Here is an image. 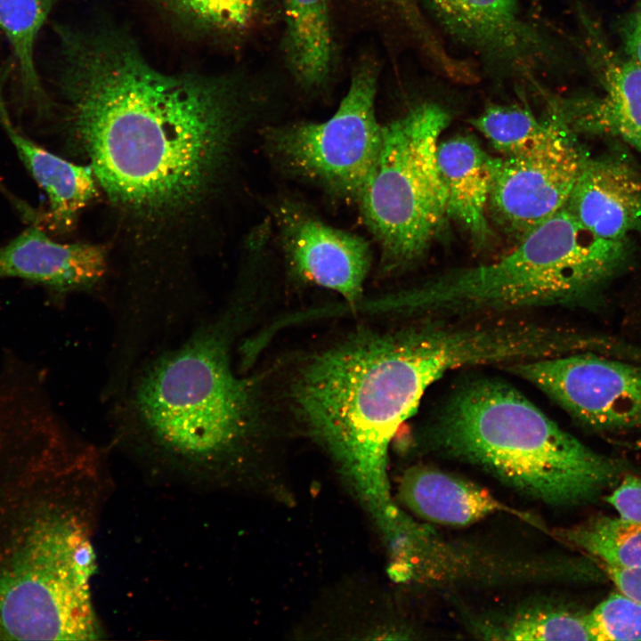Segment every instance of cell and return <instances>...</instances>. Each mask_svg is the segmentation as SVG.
<instances>
[{
    "label": "cell",
    "mask_w": 641,
    "mask_h": 641,
    "mask_svg": "<svg viewBox=\"0 0 641 641\" xmlns=\"http://www.w3.org/2000/svg\"><path fill=\"white\" fill-rule=\"evenodd\" d=\"M57 87L69 150L116 214L130 272L187 268L247 110L229 77L168 75L110 30L61 28Z\"/></svg>",
    "instance_id": "obj_1"
},
{
    "label": "cell",
    "mask_w": 641,
    "mask_h": 641,
    "mask_svg": "<svg viewBox=\"0 0 641 641\" xmlns=\"http://www.w3.org/2000/svg\"><path fill=\"white\" fill-rule=\"evenodd\" d=\"M276 215L292 268L301 277L337 292L350 302L359 300L370 267L369 243L291 204L280 205Z\"/></svg>",
    "instance_id": "obj_13"
},
{
    "label": "cell",
    "mask_w": 641,
    "mask_h": 641,
    "mask_svg": "<svg viewBox=\"0 0 641 641\" xmlns=\"http://www.w3.org/2000/svg\"><path fill=\"white\" fill-rule=\"evenodd\" d=\"M588 613L540 601L505 612L470 616L469 631L486 640H591Z\"/></svg>",
    "instance_id": "obj_20"
},
{
    "label": "cell",
    "mask_w": 641,
    "mask_h": 641,
    "mask_svg": "<svg viewBox=\"0 0 641 641\" xmlns=\"http://www.w3.org/2000/svg\"><path fill=\"white\" fill-rule=\"evenodd\" d=\"M602 568L619 591L641 603V568Z\"/></svg>",
    "instance_id": "obj_29"
},
{
    "label": "cell",
    "mask_w": 641,
    "mask_h": 641,
    "mask_svg": "<svg viewBox=\"0 0 641 641\" xmlns=\"http://www.w3.org/2000/svg\"><path fill=\"white\" fill-rule=\"evenodd\" d=\"M488 357L487 338L475 324L422 317L400 329L354 335L315 355L294 382L293 401L382 522L397 509L386 466L398 428L445 373Z\"/></svg>",
    "instance_id": "obj_2"
},
{
    "label": "cell",
    "mask_w": 641,
    "mask_h": 641,
    "mask_svg": "<svg viewBox=\"0 0 641 641\" xmlns=\"http://www.w3.org/2000/svg\"><path fill=\"white\" fill-rule=\"evenodd\" d=\"M620 50L641 65V0L621 14L614 22Z\"/></svg>",
    "instance_id": "obj_28"
},
{
    "label": "cell",
    "mask_w": 641,
    "mask_h": 641,
    "mask_svg": "<svg viewBox=\"0 0 641 641\" xmlns=\"http://www.w3.org/2000/svg\"><path fill=\"white\" fill-rule=\"evenodd\" d=\"M57 0H0V29L10 45L19 76L20 110L37 121L53 116V101L39 77L35 49L39 31Z\"/></svg>",
    "instance_id": "obj_21"
},
{
    "label": "cell",
    "mask_w": 641,
    "mask_h": 641,
    "mask_svg": "<svg viewBox=\"0 0 641 641\" xmlns=\"http://www.w3.org/2000/svg\"><path fill=\"white\" fill-rule=\"evenodd\" d=\"M471 124L502 156L517 155L548 140L560 124L548 110V118H537L528 108L491 105Z\"/></svg>",
    "instance_id": "obj_23"
},
{
    "label": "cell",
    "mask_w": 641,
    "mask_h": 641,
    "mask_svg": "<svg viewBox=\"0 0 641 641\" xmlns=\"http://www.w3.org/2000/svg\"><path fill=\"white\" fill-rule=\"evenodd\" d=\"M3 129L23 166L48 199L46 207L37 209L34 223L51 236L71 232L81 211L98 193L91 166L73 163L45 149L14 125Z\"/></svg>",
    "instance_id": "obj_16"
},
{
    "label": "cell",
    "mask_w": 641,
    "mask_h": 641,
    "mask_svg": "<svg viewBox=\"0 0 641 641\" xmlns=\"http://www.w3.org/2000/svg\"><path fill=\"white\" fill-rule=\"evenodd\" d=\"M109 268L105 246L59 242L36 223L0 244V280L16 279L37 286L56 305L72 294L98 288Z\"/></svg>",
    "instance_id": "obj_12"
},
{
    "label": "cell",
    "mask_w": 641,
    "mask_h": 641,
    "mask_svg": "<svg viewBox=\"0 0 641 641\" xmlns=\"http://www.w3.org/2000/svg\"><path fill=\"white\" fill-rule=\"evenodd\" d=\"M424 2L452 39L498 75L534 78L562 64V51L523 17L517 0Z\"/></svg>",
    "instance_id": "obj_11"
},
{
    "label": "cell",
    "mask_w": 641,
    "mask_h": 641,
    "mask_svg": "<svg viewBox=\"0 0 641 641\" xmlns=\"http://www.w3.org/2000/svg\"><path fill=\"white\" fill-rule=\"evenodd\" d=\"M559 120L554 134L539 146L493 158L489 216L517 241L565 207L588 156L578 134Z\"/></svg>",
    "instance_id": "obj_9"
},
{
    "label": "cell",
    "mask_w": 641,
    "mask_h": 641,
    "mask_svg": "<svg viewBox=\"0 0 641 641\" xmlns=\"http://www.w3.org/2000/svg\"><path fill=\"white\" fill-rule=\"evenodd\" d=\"M377 88V67L364 61L353 70L346 94L329 119L269 129L265 140L272 155L289 171L358 200L382 144Z\"/></svg>",
    "instance_id": "obj_8"
},
{
    "label": "cell",
    "mask_w": 641,
    "mask_h": 641,
    "mask_svg": "<svg viewBox=\"0 0 641 641\" xmlns=\"http://www.w3.org/2000/svg\"><path fill=\"white\" fill-rule=\"evenodd\" d=\"M406 30L428 66L446 63L450 53L416 0H374Z\"/></svg>",
    "instance_id": "obj_26"
},
{
    "label": "cell",
    "mask_w": 641,
    "mask_h": 641,
    "mask_svg": "<svg viewBox=\"0 0 641 641\" xmlns=\"http://www.w3.org/2000/svg\"><path fill=\"white\" fill-rule=\"evenodd\" d=\"M437 161L446 189L448 217L476 247H485L492 237L489 199L493 158L475 138L457 135L440 141Z\"/></svg>",
    "instance_id": "obj_18"
},
{
    "label": "cell",
    "mask_w": 641,
    "mask_h": 641,
    "mask_svg": "<svg viewBox=\"0 0 641 641\" xmlns=\"http://www.w3.org/2000/svg\"><path fill=\"white\" fill-rule=\"evenodd\" d=\"M31 497H0V637L97 639L88 536L72 515Z\"/></svg>",
    "instance_id": "obj_6"
},
{
    "label": "cell",
    "mask_w": 641,
    "mask_h": 641,
    "mask_svg": "<svg viewBox=\"0 0 641 641\" xmlns=\"http://www.w3.org/2000/svg\"><path fill=\"white\" fill-rule=\"evenodd\" d=\"M564 207L594 236L632 241L641 231V172L620 150L588 156Z\"/></svg>",
    "instance_id": "obj_14"
},
{
    "label": "cell",
    "mask_w": 641,
    "mask_h": 641,
    "mask_svg": "<svg viewBox=\"0 0 641 641\" xmlns=\"http://www.w3.org/2000/svg\"><path fill=\"white\" fill-rule=\"evenodd\" d=\"M450 122L446 109L422 102L383 126L377 162L357 201L384 271L419 261L448 218L437 149Z\"/></svg>",
    "instance_id": "obj_7"
},
{
    "label": "cell",
    "mask_w": 641,
    "mask_h": 641,
    "mask_svg": "<svg viewBox=\"0 0 641 641\" xmlns=\"http://www.w3.org/2000/svg\"><path fill=\"white\" fill-rule=\"evenodd\" d=\"M588 616L591 640H641V603L619 590L601 601Z\"/></svg>",
    "instance_id": "obj_25"
},
{
    "label": "cell",
    "mask_w": 641,
    "mask_h": 641,
    "mask_svg": "<svg viewBox=\"0 0 641 641\" xmlns=\"http://www.w3.org/2000/svg\"><path fill=\"white\" fill-rule=\"evenodd\" d=\"M419 436L426 452L477 467L553 507L594 503L630 471L564 430L513 385L487 377L458 385Z\"/></svg>",
    "instance_id": "obj_3"
},
{
    "label": "cell",
    "mask_w": 641,
    "mask_h": 641,
    "mask_svg": "<svg viewBox=\"0 0 641 641\" xmlns=\"http://www.w3.org/2000/svg\"><path fill=\"white\" fill-rule=\"evenodd\" d=\"M597 92L571 95L564 118L577 134L611 137L641 153V65L606 47L590 62Z\"/></svg>",
    "instance_id": "obj_15"
},
{
    "label": "cell",
    "mask_w": 641,
    "mask_h": 641,
    "mask_svg": "<svg viewBox=\"0 0 641 641\" xmlns=\"http://www.w3.org/2000/svg\"><path fill=\"white\" fill-rule=\"evenodd\" d=\"M563 544L575 548L603 567L641 568V523L620 515H596L554 531Z\"/></svg>",
    "instance_id": "obj_22"
},
{
    "label": "cell",
    "mask_w": 641,
    "mask_h": 641,
    "mask_svg": "<svg viewBox=\"0 0 641 641\" xmlns=\"http://www.w3.org/2000/svg\"><path fill=\"white\" fill-rule=\"evenodd\" d=\"M398 495L418 517L440 524L469 525L499 512L538 524L531 515L507 506L486 489L431 467L407 469L400 480Z\"/></svg>",
    "instance_id": "obj_17"
},
{
    "label": "cell",
    "mask_w": 641,
    "mask_h": 641,
    "mask_svg": "<svg viewBox=\"0 0 641 641\" xmlns=\"http://www.w3.org/2000/svg\"><path fill=\"white\" fill-rule=\"evenodd\" d=\"M176 18L205 32L238 34L257 20L263 0H158Z\"/></svg>",
    "instance_id": "obj_24"
},
{
    "label": "cell",
    "mask_w": 641,
    "mask_h": 641,
    "mask_svg": "<svg viewBox=\"0 0 641 641\" xmlns=\"http://www.w3.org/2000/svg\"><path fill=\"white\" fill-rule=\"evenodd\" d=\"M631 243L594 236L564 207L499 260L434 276L388 304L418 318H463L578 303L623 269Z\"/></svg>",
    "instance_id": "obj_4"
},
{
    "label": "cell",
    "mask_w": 641,
    "mask_h": 641,
    "mask_svg": "<svg viewBox=\"0 0 641 641\" xmlns=\"http://www.w3.org/2000/svg\"><path fill=\"white\" fill-rule=\"evenodd\" d=\"M329 4V0H285V59L293 77L306 88L322 85L333 67Z\"/></svg>",
    "instance_id": "obj_19"
},
{
    "label": "cell",
    "mask_w": 641,
    "mask_h": 641,
    "mask_svg": "<svg viewBox=\"0 0 641 641\" xmlns=\"http://www.w3.org/2000/svg\"><path fill=\"white\" fill-rule=\"evenodd\" d=\"M604 499L618 515L641 523V474L627 472Z\"/></svg>",
    "instance_id": "obj_27"
},
{
    "label": "cell",
    "mask_w": 641,
    "mask_h": 641,
    "mask_svg": "<svg viewBox=\"0 0 641 641\" xmlns=\"http://www.w3.org/2000/svg\"><path fill=\"white\" fill-rule=\"evenodd\" d=\"M506 369L535 385L590 428H641L639 366L581 351L514 362Z\"/></svg>",
    "instance_id": "obj_10"
},
{
    "label": "cell",
    "mask_w": 641,
    "mask_h": 641,
    "mask_svg": "<svg viewBox=\"0 0 641 641\" xmlns=\"http://www.w3.org/2000/svg\"><path fill=\"white\" fill-rule=\"evenodd\" d=\"M115 402L121 426L191 459L233 451L255 420L251 388L231 368L219 321H205L177 346L147 357Z\"/></svg>",
    "instance_id": "obj_5"
}]
</instances>
